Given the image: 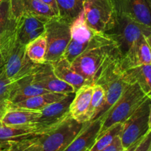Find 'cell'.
I'll use <instances>...</instances> for the list:
<instances>
[{
    "instance_id": "cell-1",
    "label": "cell",
    "mask_w": 151,
    "mask_h": 151,
    "mask_svg": "<svg viewBox=\"0 0 151 151\" xmlns=\"http://www.w3.org/2000/svg\"><path fill=\"white\" fill-rule=\"evenodd\" d=\"M0 56L4 73L12 82L32 75L38 66L29 60L25 45L19 42L17 28L0 41Z\"/></svg>"
},
{
    "instance_id": "cell-2",
    "label": "cell",
    "mask_w": 151,
    "mask_h": 151,
    "mask_svg": "<svg viewBox=\"0 0 151 151\" xmlns=\"http://www.w3.org/2000/svg\"><path fill=\"white\" fill-rule=\"evenodd\" d=\"M122 58L115 44L100 46L83 52L71 63L72 68L89 83H95L103 71Z\"/></svg>"
},
{
    "instance_id": "cell-3",
    "label": "cell",
    "mask_w": 151,
    "mask_h": 151,
    "mask_svg": "<svg viewBox=\"0 0 151 151\" xmlns=\"http://www.w3.org/2000/svg\"><path fill=\"white\" fill-rule=\"evenodd\" d=\"M70 32L71 40L65 50L63 58L71 63L83 52L115 43L108 34L94 32L88 26L83 10L72 21Z\"/></svg>"
},
{
    "instance_id": "cell-4",
    "label": "cell",
    "mask_w": 151,
    "mask_h": 151,
    "mask_svg": "<svg viewBox=\"0 0 151 151\" xmlns=\"http://www.w3.org/2000/svg\"><path fill=\"white\" fill-rule=\"evenodd\" d=\"M147 98L138 84H130L116 103L100 118L102 125L98 136L115 124L123 123Z\"/></svg>"
},
{
    "instance_id": "cell-5",
    "label": "cell",
    "mask_w": 151,
    "mask_h": 151,
    "mask_svg": "<svg viewBox=\"0 0 151 151\" xmlns=\"http://www.w3.org/2000/svg\"><path fill=\"white\" fill-rule=\"evenodd\" d=\"M95 83L101 85L106 91L104 106L97 116V118H101L116 103L131 84L121 64V58L112 62L103 71Z\"/></svg>"
},
{
    "instance_id": "cell-6",
    "label": "cell",
    "mask_w": 151,
    "mask_h": 151,
    "mask_svg": "<svg viewBox=\"0 0 151 151\" xmlns=\"http://www.w3.org/2000/svg\"><path fill=\"white\" fill-rule=\"evenodd\" d=\"M86 122H78L69 114L48 132L38 137L42 151H63L80 134Z\"/></svg>"
},
{
    "instance_id": "cell-7",
    "label": "cell",
    "mask_w": 151,
    "mask_h": 151,
    "mask_svg": "<svg viewBox=\"0 0 151 151\" xmlns=\"http://www.w3.org/2000/svg\"><path fill=\"white\" fill-rule=\"evenodd\" d=\"M71 22L60 16H55L47 21L44 26L47 44V62L51 63L63 57L71 40Z\"/></svg>"
},
{
    "instance_id": "cell-8",
    "label": "cell",
    "mask_w": 151,
    "mask_h": 151,
    "mask_svg": "<svg viewBox=\"0 0 151 151\" xmlns=\"http://www.w3.org/2000/svg\"><path fill=\"white\" fill-rule=\"evenodd\" d=\"M83 12L88 26L98 33H108L115 27L117 15L111 0H85Z\"/></svg>"
},
{
    "instance_id": "cell-9",
    "label": "cell",
    "mask_w": 151,
    "mask_h": 151,
    "mask_svg": "<svg viewBox=\"0 0 151 151\" xmlns=\"http://www.w3.org/2000/svg\"><path fill=\"white\" fill-rule=\"evenodd\" d=\"M116 15V25L111 29L114 30L113 34L108 35L116 43L121 56L123 57L136 41L142 35L147 36L150 33L151 28L135 22L125 15Z\"/></svg>"
},
{
    "instance_id": "cell-10",
    "label": "cell",
    "mask_w": 151,
    "mask_h": 151,
    "mask_svg": "<svg viewBox=\"0 0 151 151\" xmlns=\"http://www.w3.org/2000/svg\"><path fill=\"white\" fill-rule=\"evenodd\" d=\"M151 99L147 98L125 122L119 137L124 149L141 139L150 131L148 125Z\"/></svg>"
},
{
    "instance_id": "cell-11",
    "label": "cell",
    "mask_w": 151,
    "mask_h": 151,
    "mask_svg": "<svg viewBox=\"0 0 151 151\" xmlns=\"http://www.w3.org/2000/svg\"><path fill=\"white\" fill-rule=\"evenodd\" d=\"M54 126L48 128L29 125L9 126L0 122V147L12 149L31 139L48 132Z\"/></svg>"
},
{
    "instance_id": "cell-12",
    "label": "cell",
    "mask_w": 151,
    "mask_h": 151,
    "mask_svg": "<svg viewBox=\"0 0 151 151\" xmlns=\"http://www.w3.org/2000/svg\"><path fill=\"white\" fill-rule=\"evenodd\" d=\"M32 75L34 82L50 92L67 94L76 91L72 86L55 76L49 62L38 65Z\"/></svg>"
},
{
    "instance_id": "cell-13",
    "label": "cell",
    "mask_w": 151,
    "mask_h": 151,
    "mask_svg": "<svg viewBox=\"0 0 151 151\" xmlns=\"http://www.w3.org/2000/svg\"><path fill=\"white\" fill-rule=\"evenodd\" d=\"M116 14L128 16L151 28V13L147 0H111Z\"/></svg>"
},
{
    "instance_id": "cell-14",
    "label": "cell",
    "mask_w": 151,
    "mask_h": 151,
    "mask_svg": "<svg viewBox=\"0 0 151 151\" xmlns=\"http://www.w3.org/2000/svg\"><path fill=\"white\" fill-rule=\"evenodd\" d=\"M75 94V92L66 94L61 100L54 102L41 110L37 125L41 128H47L63 120L69 114V106Z\"/></svg>"
},
{
    "instance_id": "cell-15",
    "label": "cell",
    "mask_w": 151,
    "mask_h": 151,
    "mask_svg": "<svg viewBox=\"0 0 151 151\" xmlns=\"http://www.w3.org/2000/svg\"><path fill=\"white\" fill-rule=\"evenodd\" d=\"M121 64L125 70L151 64V47L145 35H142L136 41L126 54L121 58Z\"/></svg>"
},
{
    "instance_id": "cell-16",
    "label": "cell",
    "mask_w": 151,
    "mask_h": 151,
    "mask_svg": "<svg viewBox=\"0 0 151 151\" xmlns=\"http://www.w3.org/2000/svg\"><path fill=\"white\" fill-rule=\"evenodd\" d=\"M94 84H86L75 91L69 106V114L79 122H87V114L92 97Z\"/></svg>"
},
{
    "instance_id": "cell-17",
    "label": "cell",
    "mask_w": 151,
    "mask_h": 151,
    "mask_svg": "<svg viewBox=\"0 0 151 151\" xmlns=\"http://www.w3.org/2000/svg\"><path fill=\"white\" fill-rule=\"evenodd\" d=\"M102 125L100 118L89 121L63 151H88L95 142Z\"/></svg>"
},
{
    "instance_id": "cell-18",
    "label": "cell",
    "mask_w": 151,
    "mask_h": 151,
    "mask_svg": "<svg viewBox=\"0 0 151 151\" xmlns=\"http://www.w3.org/2000/svg\"><path fill=\"white\" fill-rule=\"evenodd\" d=\"M48 92L50 91L34 82L33 75H28L13 82L10 93V104L19 103L29 97Z\"/></svg>"
},
{
    "instance_id": "cell-19",
    "label": "cell",
    "mask_w": 151,
    "mask_h": 151,
    "mask_svg": "<svg viewBox=\"0 0 151 151\" xmlns=\"http://www.w3.org/2000/svg\"><path fill=\"white\" fill-rule=\"evenodd\" d=\"M41 111L8 108L0 122L9 126H38Z\"/></svg>"
},
{
    "instance_id": "cell-20",
    "label": "cell",
    "mask_w": 151,
    "mask_h": 151,
    "mask_svg": "<svg viewBox=\"0 0 151 151\" xmlns=\"http://www.w3.org/2000/svg\"><path fill=\"white\" fill-rule=\"evenodd\" d=\"M52 69L56 77L61 81L72 86L77 90L82 86L89 83L83 77L75 72L72 68L71 62L66 60L65 58H61L58 60L50 63Z\"/></svg>"
},
{
    "instance_id": "cell-21",
    "label": "cell",
    "mask_w": 151,
    "mask_h": 151,
    "mask_svg": "<svg viewBox=\"0 0 151 151\" xmlns=\"http://www.w3.org/2000/svg\"><path fill=\"white\" fill-rule=\"evenodd\" d=\"M66 95V94H60V93H45V94L29 97L19 103L10 104L8 108H19V109H29V110L41 111L48 105L61 100Z\"/></svg>"
},
{
    "instance_id": "cell-22",
    "label": "cell",
    "mask_w": 151,
    "mask_h": 151,
    "mask_svg": "<svg viewBox=\"0 0 151 151\" xmlns=\"http://www.w3.org/2000/svg\"><path fill=\"white\" fill-rule=\"evenodd\" d=\"M49 19L24 13L17 22V36L19 42L26 45V39L31 32L44 27Z\"/></svg>"
},
{
    "instance_id": "cell-23",
    "label": "cell",
    "mask_w": 151,
    "mask_h": 151,
    "mask_svg": "<svg viewBox=\"0 0 151 151\" xmlns=\"http://www.w3.org/2000/svg\"><path fill=\"white\" fill-rule=\"evenodd\" d=\"M125 71L130 83L138 84L145 94L151 99V64L143 65Z\"/></svg>"
},
{
    "instance_id": "cell-24",
    "label": "cell",
    "mask_w": 151,
    "mask_h": 151,
    "mask_svg": "<svg viewBox=\"0 0 151 151\" xmlns=\"http://www.w3.org/2000/svg\"><path fill=\"white\" fill-rule=\"evenodd\" d=\"M28 58L35 64H44L47 62V44L45 33L25 45Z\"/></svg>"
},
{
    "instance_id": "cell-25",
    "label": "cell",
    "mask_w": 151,
    "mask_h": 151,
    "mask_svg": "<svg viewBox=\"0 0 151 151\" xmlns=\"http://www.w3.org/2000/svg\"><path fill=\"white\" fill-rule=\"evenodd\" d=\"M17 21L10 10V0L0 3V41L17 28Z\"/></svg>"
},
{
    "instance_id": "cell-26",
    "label": "cell",
    "mask_w": 151,
    "mask_h": 151,
    "mask_svg": "<svg viewBox=\"0 0 151 151\" xmlns=\"http://www.w3.org/2000/svg\"><path fill=\"white\" fill-rule=\"evenodd\" d=\"M22 7L24 13H29L47 19L58 16L48 4L41 0H22Z\"/></svg>"
},
{
    "instance_id": "cell-27",
    "label": "cell",
    "mask_w": 151,
    "mask_h": 151,
    "mask_svg": "<svg viewBox=\"0 0 151 151\" xmlns=\"http://www.w3.org/2000/svg\"><path fill=\"white\" fill-rule=\"evenodd\" d=\"M106 100V91L100 84L94 83L92 97L87 114V122L97 119L101 112Z\"/></svg>"
},
{
    "instance_id": "cell-28",
    "label": "cell",
    "mask_w": 151,
    "mask_h": 151,
    "mask_svg": "<svg viewBox=\"0 0 151 151\" xmlns=\"http://www.w3.org/2000/svg\"><path fill=\"white\" fill-rule=\"evenodd\" d=\"M85 0H56L59 16L72 21L83 10Z\"/></svg>"
},
{
    "instance_id": "cell-29",
    "label": "cell",
    "mask_w": 151,
    "mask_h": 151,
    "mask_svg": "<svg viewBox=\"0 0 151 151\" xmlns=\"http://www.w3.org/2000/svg\"><path fill=\"white\" fill-rule=\"evenodd\" d=\"M13 82L4 73L2 66L0 67V121L10 105V97Z\"/></svg>"
},
{
    "instance_id": "cell-30",
    "label": "cell",
    "mask_w": 151,
    "mask_h": 151,
    "mask_svg": "<svg viewBox=\"0 0 151 151\" xmlns=\"http://www.w3.org/2000/svg\"><path fill=\"white\" fill-rule=\"evenodd\" d=\"M122 128V123H117L112 125L106 131L97 136L95 142L88 151H100L107 147L120 134Z\"/></svg>"
},
{
    "instance_id": "cell-31",
    "label": "cell",
    "mask_w": 151,
    "mask_h": 151,
    "mask_svg": "<svg viewBox=\"0 0 151 151\" xmlns=\"http://www.w3.org/2000/svg\"><path fill=\"white\" fill-rule=\"evenodd\" d=\"M39 137L38 136L35 138L31 139L10 150L13 151H42L41 145L38 139Z\"/></svg>"
},
{
    "instance_id": "cell-32",
    "label": "cell",
    "mask_w": 151,
    "mask_h": 151,
    "mask_svg": "<svg viewBox=\"0 0 151 151\" xmlns=\"http://www.w3.org/2000/svg\"><path fill=\"white\" fill-rule=\"evenodd\" d=\"M134 151H151V130L143 137Z\"/></svg>"
},
{
    "instance_id": "cell-33",
    "label": "cell",
    "mask_w": 151,
    "mask_h": 151,
    "mask_svg": "<svg viewBox=\"0 0 151 151\" xmlns=\"http://www.w3.org/2000/svg\"><path fill=\"white\" fill-rule=\"evenodd\" d=\"M125 149L122 146L120 137L119 135L114 139V140L109 145H108L107 147H106L100 151H123Z\"/></svg>"
},
{
    "instance_id": "cell-34",
    "label": "cell",
    "mask_w": 151,
    "mask_h": 151,
    "mask_svg": "<svg viewBox=\"0 0 151 151\" xmlns=\"http://www.w3.org/2000/svg\"><path fill=\"white\" fill-rule=\"evenodd\" d=\"M43 2L46 3L47 4H48L53 10H54L55 13L59 16V11H58V7L57 2H56V0H41Z\"/></svg>"
},
{
    "instance_id": "cell-35",
    "label": "cell",
    "mask_w": 151,
    "mask_h": 151,
    "mask_svg": "<svg viewBox=\"0 0 151 151\" xmlns=\"http://www.w3.org/2000/svg\"><path fill=\"white\" fill-rule=\"evenodd\" d=\"M142 139V138L141 139L138 140V141H137V142H136L134 143V144H133V145H131L130 146V147H128V148L125 149V150H124L123 151H134V150H135V148H136V147H137V146L138 145L139 143L140 142V141H141Z\"/></svg>"
},
{
    "instance_id": "cell-36",
    "label": "cell",
    "mask_w": 151,
    "mask_h": 151,
    "mask_svg": "<svg viewBox=\"0 0 151 151\" xmlns=\"http://www.w3.org/2000/svg\"><path fill=\"white\" fill-rule=\"evenodd\" d=\"M148 125H149V129L151 130V102H150V111H149Z\"/></svg>"
},
{
    "instance_id": "cell-37",
    "label": "cell",
    "mask_w": 151,
    "mask_h": 151,
    "mask_svg": "<svg viewBox=\"0 0 151 151\" xmlns=\"http://www.w3.org/2000/svg\"><path fill=\"white\" fill-rule=\"evenodd\" d=\"M145 37H146V39H147V42H148L149 45H150V47H151V32L148 35H147V36H145Z\"/></svg>"
},
{
    "instance_id": "cell-38",
    "label": "cell",
    "mask_w": 151,
    "mask_h": 151,
    "mask_svg": "<svg viewBox=\"0 0 151 151\" xmlns=\"http://www.w3.org/2000/svg\"><path fill=\"white\" fill-rule=\"evenodd\" d=\"M147 4H148L149 7H150V13H151V0H147Z\"/></svg>"
},
{
    "instance_id": "cell-39",
    "label": "cell",
    "mask_w": 151,
    "mask_h": 151,
    "mask_svg": "<svg viewBox=\"0 0 151 151\" xmlns=\"http://www.w3.org/2000/svg\"><path fill=\"white\" fill-rule=\"evenodd\" d=\"M2 64H3V63H2V59H1V56H0V67H1V66H2Z\"/></svg>"
},
{
    "instance_id": "cell-40",
    "label": "cell",
    "mask_w": 151,
    "mask_h": 151,
    "mask_svg": "<svg viewBox=\"0 0 151 151\" xmlns=\"http://www.w3.org/2000/svg\"><path fill=\"white\" fill-rule=\"evenodd\" d=\"M1 151H13V150H10V148H6V149H4V150H2Z\"/></svg>"
},
{
    "instance_id": "cell-41",
    "label": "cell",
    "mask_w": 151,
    "mask_h": 151,
    "mask_svg": "<svg viewBox=\"0 0 151 151\" xmlns=\"http://www.w3.org/2000/svg\"><path fill=\"white\" fill-rule=\"evenodd\" d=\"M2 150H4V149L3 148H1V147H0V151H1Z\"/></svg>"
},
{
    "instance_id": "cell-42",
    "label": "cell",
    "mask_w": 151,
    "mask_h": 151,
    "mask_svg": "<svg viewBox=\"0 0 151 151\" xmlns=\"http://www.w3.org/2000/svg\"><path fill=\"white\" fill-rule=\"evenodd\" d=\"M2 1H3V0H0V3H1Z\"/></svg>"
}]
</instances>
